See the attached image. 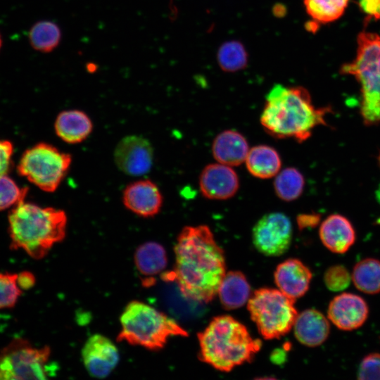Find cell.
Listing matches in <instances>:
<instances>
[{"mask_svg":"<svg viewBox=\"0 0 380 380\" xmlns=\"http://www.w3.org/2000/svg\"><path fill=\"white\" fill-rule=\"evenodd\" d=\"M298 222L300 227H305L309 226H315L319 222L317 215H303L298 217Z\"/></svg>","mask_w":380,"mask_h":380,"instance_id":"d590c367","label":"cell"},{"mask_svg":"<svg viewBox=\"0 0 380 380\" xmlns=\"http://www.w3.org/2000/svg\"><path fill=\"white\" fill-rule=\"evenodd\" d=\"M81 353L87 371L91 376L98 379L108 376L120 360L116 346L101 334L91 336L84 344Z\"/></svg>","mask_w":380,"mask_h":380,"instance_id":"7c38bea8","label":"cell"},{"mask_svg":"<svg viewBox=\"0 0 380 380\" xmlns=\"http://www.w3.org/2000/svg\"><path fill=\"white\" fill-rule=\"evenodd\" d=\"M358 5L369 18L380 20V0H359Z\"/></svg>","mask_w":380,"mask_h":380,"instance_id":"836d02e7","label":"cell"},{"mask_svg":"<svg viewBox=\"0 0 380 380\" xmlns=\"http://www.w3.org/2000/svg\"><path fill=\"white\" fill-rule=\"evenodd\" d=\"M114 160L122 172L131 176H141L151 170L153 160V151L145 138L130 135L122 138L117 144Z\"/></svg>","mask_w":380,"mask_h":380,"instance_id":"8fae6325","label":"cell"},{"mask_svg":"<svg viewBox=\"0 0 380 380\" xmlns=\"http://www.w3.org/2000/svg\"><path fill=\"white\" fill-rule=\"evenodd\" d=\"M379 164H380V155L379 156ZM376 198H377L378 201L380 203V184H379V188H378V189L376 191ZM378 223L380 224V219L379 220Z\"/></svg>","mask_w":380,"mask_h":380,"instance_id":"74e56055","label":"cell"},{"mask_svg":"<svg viewBox=\"0 0 380 380\" xmlns=\"http://www.w3.org/2000/svg\"><path fill=\"white\" fill-rule=\"evenodd\" d=\"M217 60L223 71L234 72L246 68L248 63V53L241 42L235 40L228 41L220 46Z\"/></svg>","mask_w":380,"mask_h":380,"instance_id":"83f0119b","label":"cell"},{"mask_svg":"<svg viewBox=\"0 0 380 380\" xmlns=\"http://www.w3.org/2000/svg\"><path fill=\"white\" fill-rule=\"evenodd\" d=\"M28 39L34 50L41 53H50L59 46L62 32L56 23L51 20H40L30 28Z\"/></svg>","mask_w":380,"mask_h":380,"instance_id":"cb8c5ba5","label":"cell"},{"mask_svg":"<svg viewBox=\"0 0 380 380\" xmlns=\"http://www.w3.org/2000/svg\"><path fill=\"white\" fill-rule=\"evenodd\" d=\"M245 162L248 172L260 179L276 176L281 166L278 152L267 145H258L249 149Z\"/></svg>","mask_w":380,"mask_h":380,"instance_id":"603a6c76","label":"cell"},{"mask_svg":"<svg viewBox=\"0 0 380 380\" xmlns=\"http://www.w3.org/2000/svg\"><path fill=\"white\" fill-rule=\"evenodd\" d=\"M49 346L37 348L28 340L15 338L0 350V380L46 379L53 373Z\"/></svg>","mask_w":380,"mask_h":380,"instance_id":"9c48e42d","label":"cell"},{"mask_svg":"<svg viewBox=\"0 0 380 380\" xmlns=\"http://www.w3.org/2000/svg\"><path fill=\"white\" fill-rule=\"evenodd\" d=\"M292 224L284 213L275 212L263 215L252 232L255 248L267 256H279L289 248L292 240Z\"/></svg>","mask_w":380,"mask_h":380,"instance_id":"30bf717a","label":"cell"},{"mask_svg":"<svg viewBox=\"0 0 380 380\" xmlns=\"http://www.w3.org/2000/svg\"><path fill=\"white\" fill-rule=\"evenodd\" d=\"M8 219L10 249H21L36 260L65 236L67 216L59 209L23 201L11 209Z\"/></svg>","mask_w":380,"mask_h":380,"instance_id":"3957f363","label":"cell"},{"mask_svg":"<svg viewBox=\"0 0 380 380\" xmlns=\"http://www.w3.org/2000/svg\"><path fill=\"white\" fill-rule=\"evenodd\" d=\"M350 0H304L308 15L315 22L329 23L340 18Z\"/></svg>","mask_w":380,"mask_h":380,"instance_id":"4316f807","label":"cell"},{"mask_svg":"<svg viewBox=\"0 0 380 380\" xmlns=\"http://www.w3.org/2000/svg\"><path fill=\"white\" fill-rule=\"evenodd\" d=\"M119 341L151 350L162 349L170 338L188 333L172 318L139 300L129 302L120 318Z\"/></svg>","mask_w":380,"mask_h":380,"instance_id":"5b68a950","label":"cell"},{"mask_svg":"<svg viewBox=\"0 0 380 380\" xmlns=\"http://www.w3.org/2000/svg\"><path fill=\"white\" fill-rule=\"evenodd\" d=\"M357 379H380V353H372L364 357L359 366Z\"/></svg>","mask_w":380,"mask_h":380,"instance_id":"1f68e13d","label":"cell"},{"mask_svg":"<svg viewBox=\"0 0 380 380\" xmlns=\"http://www.w3.org/2000/svg\"><path fill=\"white\" fill-rule=\"evenodd\" d=\"M125 206L136 215H156L163 205V196L157 185L149 179H141L127 186L122 194Z\"/></svg>","mask_w":380,"mask_h":380,"instance_id":"9a60e30c","label":"cell"},{"mask_svg":"<svg viewBox=\"0 0 380 380\" xmlns=\"http://www.w3.org/2000/svg\"><path fill=\"white\" fill-rule=\"evenodd\" d=\"M217 293L224 308L236 309L248 301L251 297V286L242 272L231 271L225 274Z\"/></svg>","mask_w":380,"mask_h":380,"instance_id":"7402d4cb","label":"cell"},{"mask_svg":"<svg viewBox=\"0 0 380 380\" xmlns=\"http://www.w3.org/2000/svg\"><path fill=\"white\" fill-rule=\"evenodd\" d=\"M198 338L200 360L222 372L251 362L261 347L260 341L229 315L213 318Z\"/></svg>","mask_w":380,"mask_h":380,"instance_id":"277c9868","label":"cell"},{"mask_svg":"<svg viewBox=\"0 0 380 380\" xmlns=\"http://www.w3.org/2000/svg\"><path fill=\"white\" fill-rule=\"evenodd\" d=\"M369 315L368 305L363 298L352 293H342L330 302L327 318L338 329L352 331L360 327Z\"/></svg>","mask_w":380,"mask_h":380,"instance_id":"4fadbf2b","label":"cell"},{"mask_svg":"<svg viewBox=\"0 0 380 380\" xmlns=\"http://www.w3.org/2000/svg\"><path fill=\"white\" fill-rule=\"evenodd\" d=\"M331 110L316 108L309 92L302 87L277 84L266 96L260 123L275 138L303 142L311 137L315 127L327 125L325 118Z\"/></svg>","mask_w":380,"mask_h":380,"instance_id":"7a4b0ae2","label":"cell"},{"mask_svg":"<svg viewBox=\"0 0 380 380\" xmlns=\"http://www.w3.org/2000/svg\"><path fill=\"white\" fill-rule=\"evenodd\" d=\"M13 152V144L9 141L0 139V175L9 171Z\"/></svg>","mask_w":380,"mask_h":380,"instance_id":"d6a6232c","label":"cell"},{"mask_svg":"<svg viewBox=\"0 0 380 380\" xmlns=\"http://www.w3.org/2000/svg\"><path fill=\"white\" fill-rule=\"evenodd\" d=\"M1 45H2V39H1V36L0 34V49L1 48Z\"/></svg>","mask_w":380,"mask_h":380,"instance_id":"f35d334b","label":"cell"},{"mask_svg":"<svg viewBox=\"0 0 380 380\" xmlns=\"http://www.w3.org/2000/svg\"><path fill=\"white\" fill-rule=\"evenodd\" d=\"M35 277L28 271H23L18 274V284L22 290H28L35 284Z\"/></svg>","mask_w":380,"mask_h":380,"instance_id":"e575fe53","label":"cell"},{"mask_svg":"<svg viewBox=\"0 0 380 380\" xmlns=\"http://www.w3.org/2000/svg\"><path fill=\"white\" fill-rule=\"evenodd\" d=\"M296 339L303 345L315 347L323 343L330 332V324L322 313L308 309L298 314L293 324Z\"/></svg>","mask_w":380,"mask_h":380,"instance_id":"ac0fdd59","label":"cell"},{"mask_svg":"<svg viewBox=\"0 0 380 380\" xmlns=\"http://www.w3.org/2000/svg\"><path fill=\"white\" fill-rule=\"evenodd\" d=\"M351 279L355 287L363 293H379L380 261L372 258L359 261L353 267Z\"/></svg>","mask_w":380,"mask_h":380,"instance_id":"d4e9b609","label":"cell"},{"mask_svg":"<svg viewBox=\"0 0 380 380\" xmlns=\"http://www.w3.org/2000/svg\"><path fill=\"white\" fill-rule=\"evenodd\" d=\"M89 117L79 110L62 111L57 116L54 129L58 137L68 144H78L85 140L92 131Z\"/></svg>","mask_w":380,"mask_h":380,"instance_id":"44dd1931","label":"cell"},{"mask_svg":"<svg viewBox=\"0 0 380 380\" xmlns=\"http://www.w3.org/2000/svg\"><path fill=\"white\" fill-rule=\"evenodd\" d=\"M248 151L246 138L235 130L228 129L220 132L213 142L212 153L215 159L230 167L245 162Z\"/></svg>","mask_w":380,"mask_h":380,"instance_id":"d6986e66","label":"cell"},{"mask_svg":"<svg viewBox=\"0 0 380 380\" xmlns=\"http://www.w3.org/2000/svg\"><path fill=\"white\" fill-rule=\"evenodd\" d=\"M202 195L213 200H225L234 196L239 187L236 172L222 163H212L202 170L199 178Z\"/></svg>","mask_w":380,"mask_h":380,"instance_id":"5bb4252c","label":"cell"},{"mask_svg":"<svg viewBox=\"0 0 380 380\" xmlns=\"http://www.w3.org/2000/svg\"><path fill=\"white\" fill-rule=\"evenodd\" d=\"M87 70L89 72L94 73L97 70L98 66L94 63H89L86 65Z\"/></svg>","mask_w":380,"mask_h":380,"instance_id":"8d00e7d4","label":"cell"},{"mask_svg":"<svg viewBox=\"0 0 380 380\" xmlns=\"http://www.w3.org/2000/svg\"><path fill=\"white\" fill-rule=\"evenodd\" d=\"M174 270L163 274L186 298L201 303L211 301L226 274L222 249L207 225L187 226L179 234L175 246Z\"/></svg>","mask_w":380,"mask_h":380,"instance_id":"6da1fadb","label":"cell"},{"mask_svg":"<svg viewBox=\"0 0 380 380\" xmlns=\"http://www.w3.org/2000/svg\"><path fill=\"white\" fill-rule=\"evenodd\" d=\"M134 260L139 273L145 279L143 284L146 286L154 282V277L163 272L167 264L165 249L154 241L140 245L134 253Z\"/></svg>","mask_w":380,"mask_h":380,"instance_id":"ffe728a7","label":"cell"},{"mask_svg":"<svg viewBox=\"0 0 380 380\" xmlns=\"http://www.w3.org/2000/svg\"><path fill=\"white\" fill-rule=\"evenodd\" d=\"M274 276L279 290L294 300L308 291L312 279L310 270L303 262L295 258L280 263Z\"/></svg>","mask_w":380,"mask_h":380,"instance_id":"2e32d148","label":"cell"},{"mask_svg":"<svg viewBox=\"0 0 380 380\" xmlns=\"http://www.w3.org/2000/svg\"><path fill=\"white\" fill-rule=\"evenodd\" d=\"M354 59L341 73L353 76L360 85V114L366 125L380 123V35L362 32Z\"/></svg>","mask_w":380,"mask_h":380,"instance_id":"8992f818","label":"cell"},{"mask_svg":"<svg viewBox=\"0 0 380 380\" xmlns=\"http://www.w3.org/2000/svg\"><path fill=\"white\" fill-rule=\"evenodd\" d=\"M22 292L17 273L0 272V310L13 308Z\"/></svg>","mask_w":380,"mask_h":380,"instance_id":"f546056e","label":"cell"},{"mask_svg":"<svg viewBox=\"0 0 380 380\" xmlns=\"http://www.w3.org/2000/svg\"><path fill=\"white\" fill-rule=\"evenodd\" d=\"M72 158L55 146L39 143L27 149L17 167L20 175L40 189L53 192L66 175Z\"/></svg>","mask_w":380,"mask_h":380,"instance_id":"ba28073f","label":"cell"},{"mask_svg":"<svg viewBox=\"0 0 380 380\" xmlns=\"http://www.w3.org/2000/svg\"><path fill=\"white\" fill-rule=\"evenodd\" d=\"M28 189L20 187L7 174L0 175V210L13 208L25 201Z\"/></svg>","mask_w":380,"mask_h":380,"instance_id":"f1b7e54d","label":"cell"},{"mask_svg":"<svg viewBox=\"0 0 380 380\" xmlns=\"http://www.w3.org/2000/svg\"><path fill=\"white\" fill-rule=\"evenodd\" d=\"M304 186V177L295 167H286L279 171L274 181L277 196L284 201L297 199L302 194Z\"/></svg>","mask_w":380,"mask_h":380,"instance_id":"484cf974","label":"cell"},{"mask_svg":"<svg viewBox=\"0 0 380 380\" xmlns=\"http://www.w3.org/2000/svg\"><path fill=\"white\" fill-rule=\"evenodd\" d=\"M295 300L279 289L256 290L248 301L251 318L265 339L279 338L293 327L298 312Z\"/></svg>","mask_w":380,"mask_h":380,"instance_id":"52a82bcc","label":"cell"},{"mask_svg":"<svg viewBox=\"0 0 380 380\" xmlns=\"http://www.w3.org/2000/svg\"><path fill=\"white\" fill-rule=\"evenodd\" d=\"M351 275L343 265H336L329 267L324 274L326 286L332 291H341L350 284Z\"/></svg>","mask_w":380,"mask_h":380,"instance_id":"4dcf8cb0","label":"cell"},{"mask_svg":"<svg viewBox=\"0 0 380 380\" xmlns=\"http://www.w3.org/2000/svg\"><path fill=\"white\" fill-rule=\"evenodd\" d=\"M319 235L327 249L338 254L347 252L355 241L353 224L348 218L339 214H332L322 222Z\"/></svg>","mask_w":380,"mask_h":380,"instance_id":"e0dca14e","label":"cell"}]
</instances>
